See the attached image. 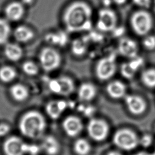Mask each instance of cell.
<instances>
[{
	"label": "cell",
	"mask_w": 155,
	"mask_h": 155,
	"mask_svg": "<svg viewBox=\"0 0 155 155\" xmlns=\"http://www.w3.org/2000/svg\"><path fill=\"white\" fill-rule=\"evenodd\" d=\"M62 19L68 33L89 31L93 27L92 7L84 1H74L64 9Z\"/></svg>",
	"instance_id": "1"
},
{
	"label": "cell",
	"mask_w": 155,
	"mask_h": 155,
	"mask_svg": "<svg viewBox=\"0 0 155 155\" xmlns=\"http://www.w3.org/2000/svg\"><path fill=\"white\" fill-rule=\"evenodd\" d=\"M19 127L24 136L31 139H38L44 134L46 123L40 113L30 111L22 116Z\"/></svg>",
	"instance_id": "2"
},
{
	"label": "cell",
	"mask_w": 155,
	"mask_h": 155,
	"mask_svg": "<svg viewBox=\"0 0 155 155\" xmlns=\"http://www.w3.org/2000/svg\"><path fill=\"white\" fill-rule=\"evenodd\" d=\"M131 28L137 36H145L153 27V18L145 10L140 9L133 12L130 19Z\"/></svg>",
	"instance_id": "3"
},
{
	"label": "cell",
	"mask_w": 155,
	"mask_h": 155,
	"mask_svg": "<svg viewBox=\"0 0 155 155\" xmlns=\"http://www.w3.org/2000/svg\"><path fill=\"white\" fill-rule=\"evenodd\" d=\"M117 70V65L116 54L110 53L98 60L95 65L94 73L99 80L105 81L112 78Z\"/></svg>",
	"instance_id": "4"
},
{
	"label": "cell",
	"mask_w": 155,
	"mask_h": 155,
	"mask_svg": "<svg viewBox=\"0 0 155 155\" xmlns=\"http://www.w3.org/2000/svg\"><path fill=\"white\" fill-rule=\"evenodd\" d=\"M39 61L41 67L45 71L53 72L61 67L62 56L59 51L53 47H46L41 50Z\"/></svg>",
	"instance_id": "5"
},
{
	"label": "cell",
	"mask_w": 155,
	"mask_h": 155,
	"mask_svg": "<svg viewBox=\"0 0 155 155\" xmlns=\"http://www.w3.org/2000/svg\"><path fill=\"white\" fill-rule=\"evenodd\" d=\"M118 16L110 7H103L97 13L96 27L99 31L111 33L117 27Z\"/></svg>",
	"instance_id": "6"
},
{
	"label": "cell",
	"mask_w": 155,
	"mask_h": 155,
	"mask_svg": "<svg viewBox=\"0 0 155 155\" xmlns=\"http://www.w3.org/2000/svg\"><path fill=\"white\" fill-rule=\"evenodd\" d=\"M48 87L51 92L67 96L74 90L75 85L73 79L67 75H61L57 78L50 79L48 82Z\"/></svg>",
	"instance_id": "7"
},
{
	"label": "cell",
	"mask_w": 155,
	"mask_h": 155,
	"mask_svg": "<svg viewBox=\"0 0 155 155\" xmlns=\"http://www.w3.org/2000/svg\"><path fill=\"white\" fill-rule=\"evenodd\" d=\"M139 139L131 130L124 128L117 131L113 136V142L118 148L131 150L139 144Z\"/></svg>",
	"instance_id": "8"
},
{
	"label": "cell",
	"mask_w": 155,
	"mask_h": 155,
	"mask_svg": "<svg viewBox=\"0 0 155 155\" xmlns=\"http://www.w3.org/2000/svg\"><path fill=\"white\" fill-rule=\"evenodd\" d=\"M108 125L105 121L99 119H91L87 125L88 135L93 140L101 141L104 140L108 133Z\"/></svg>",
	"instance_id": "9"
},
{
	"label": "cell",
	"mask_w": 155,
	"mask_h": 155,
	"mask_svg": "<svg viewBox=\"0 0 155 155\" xmlns=\"http://www.w3.org/2000/svg\"><path fill=\"white\" fill-rule=\"evenodd\" d=\"M117 51L122 56L128 59H131L138 56L139 46L133 39L122 36L118 42Z\"/></svg>",
	"instance_id": "10"
},
{
	"label": "cell",
	"mask_w": 155,
	"mask_h": 155,
	"mask_svg": "<svg viewBox=\"0 0 155 155\" xmlns=\"http://www.w3.org/2000/svg\"><path fill=\"white\" fill-rule=\"evenodd\" d=\"M143 59L138 55L122 63L120 67V73L125 79H131L136 76V73L143 65Z\"/></svg>",
	"instance_id": "11"
},
{
	"label": "cell",
	"mask_w": 155,
	"mask_h": 155,
	"mask_svg": "<svg viewBox=\"0 0 155 155\" xmlns=\"http://www.w3.org/2000/svg\"><path fill=\"white\" fill-rule=\"evenodd\" d=\"M25 143L18 137L12 136L4 143L3 150L5 155H23Z\"/></svg>",
	"instance_id": "12"
},
{
	"label": "cell",
	"mask_w": 155,
	"mask_h": 155,
	"mask_svg": "<svg viewBox=\"0 0 155 155\" xmlns=\"http://www.w3.org/2000/svg\"><path fill=\"white\" fill-rule=\"evenodd\" d=\"M125 102L130 113L135 115L143 113L147 107L146 102L140 96L129 94L125 97Z\"/></svg>",
	"instance_id": "13"
},
{
	"label": "cell",
	"mask_w": 155,
	"mask_h": 155,
	"mask_svg": "<svg viewBox=\"0 0 155 155\" xmlns=\"http://www.w3.org/2000/svg\"><path fill=\"white\" fill-rule=\"evenodd\" d=\"M62 127L64 131L68 136L75 137L82 130L83 124L79 117L70 116L64 120Z\"/></svg>",
	"instance_id": "14"
},
{
	"label": "cell",
	"mask_w": 155,
	"mask_h": 155,
	"mask_svg": "<svg viewBox=\"0 0 155 155\" xmlns=\"http://www.w3.org/2000/svg\"><path fill=\"white\" fill-rule=\"evenodd\" d=\"M67 33L66 31H51L45 35V40L50 46L63 47L68 42Z\"/></svg>",
	"instance_id": "15"
},
{
	"label": "cell",
	"mask_w": 155,
	"mask_h": 155,
	"mask_svg": "<svg viewBox=\"0 0 155 155\" xmlns=\"http://www.w3.org/2000/svg\"><path fill=\"white\" fill-rule=\"evenodd\" d=\"M108 94L113 99H120L125 96L127 88L124 83L119 80L110 81L106 87Z\"/></svg>",
	"instance_id": "16"
},
{
	"label": "cell",
	"mask_w": 155,
	"mask_h": 155,
	"mask_svg": "<svg viewBox=\"0 0 155 155\" xmlns=\"http://www.w3.org/2000/svg\"><path fill=\"white\" fill-rule=\"evenodd\" d=\"M5 14L10 21H16L19 20L24 14L23 4L18 2H13L8 4L5 9Z\"/></svg>",
	"instance_id": "17"
},
{
	"label": "cell",
	"mask_w": 155,
	"mask_h": 155,
	"mask_svg": "<svg viewBox=\"0 0 155 155\" xmlns=\"http://www.w3.org/2000/svg\"><path fill=\"white\" fill-rule=\"evenodd\" d=\"M68 106L64 101H51L46 105L45 110L48 115L53 119H58Z\"/></svg>",
	"instance_id": "18"
},
{
	"label": "cell",
	"mask_w": 155,
	"mask_h": 155,
	"mask_svg": "<svg viewBox=\"0 0 155 155\" xmlns=\"http://www.w3.org/2000/svg\"><path fill=\"white\" fill-rule=\"evenodd\" d=\"M97 90L94 85L90 82H84L78 90V97L82 101H90L96 96Z\"/></svg>",
	"instance_id": "19"
},
{
	"label": "cell",
	"mask_w": 155,
	"mask_h": 155,
	"mask_svg": "<svg viewBox=\"0 0 155 155\" xmlns=\"http://www.w3.org/2000/svg\"><path fill=\"white\" fill-rule=\"evenodd\" d=\"M42 148L48 155H56L59 151L60 145L53 136H47L42 141Z\"/></svg>",
	"instance_id": "20"
},
{
	"label": "cell",
	"mask_w": 155,
	"mask_h": 155,
	"mask_svg": "<svg viewBox=\"0 0 155 155\" xmlns=\"http://www.w3.org/2000/svg\"><path fill=\"white\" fill-rule=\"evenodd\" d=\"M14 36L18 41L21 42H27L33 38L34 33L29 27L21 25L15 29Z\"/></svg>",
	"instance_id": "21"
},
{
	"label": "cell",
	"mask_w": 155,
	"mask_h": 155,
	"mask_svg": "<svg viewBox=\"0 0 155 155\" xmlns=\"http://www.w3.org/2000/svg\"><path fill=\"white\" fill-rule=\"evenodd\" d=\"M5 56L10 61H17L22 56V50L19 45L16 44H8L4 48Z\"/></svg>",
	"instance_id": "22"
},
{
	"label": "cell",
	"mask_w": 155,
	"mask_h": 155,
	"mask_svg": "<svg viewBox=\"0 0 155 155\" xmlns=\"http://www.w3.org/2000/svg\"><path fill=\"white\" fill-rule=\"evenodd\" d=\"M87 41L84 38H78L74 40L71 45L72 53L76 56H82L87 51Z\"/></svg>",
	"instance_id": "23"
},
{
	"label": "cell",
	"mask_w": 155,
	"mask_h": 155,
	"mask_svg": "<svg viewBox=\"0 0 155 155\" xmlns=\"http://www.w3.org/2000/svg\"><path fill=\"white\" fill-rule=\"evenodd\" d=\"M142 84L148 88H155V68H149L143 70L140 74Z\"/></svg>",
	"instance_id": "24"
},
{
	"label": "cell",
	"mask_w": 155,
	"mask_h": 155,
	"mask_svg": "<svg viewBox=\"0 0 155 155\" xmlns=\"http://www.w3.org/2000/svg\"><path fill=\"white\" fill-rule=\"evenodd\" d=\"M10 93L14 99L17 101H23L28 96V91L27 87L19 84H15L11 87Z\"/></svg>",
	"instance_id": "25"
},
{
	"label": "cell",
	"mask_w": 155,
	"mask_h": 155,
	"mask_svg": "<svg viewBox=\"0 0 155 155\" xmlns=\"http://www.w3.org/2000/svg\"><path fill=\"white\" fill-rule=\"evenodd\" d=\"M74 151L78 155H87L90 151V145L84 139H78L74 143Z\"/></svg>",
	"instance_id": "26"
},
{
	"label": "cell",
	"mask_w": 155,
	"mask_h": 155,
	"mask_svg": "<svg viewBox=\"0 0 155 155\" xmlns=\"http://www.w3.org/2000/svg\"><path fill=\"white\" fill-rule=\"evenodd\" d=\"M16 76L15 70L9 66H5L0 69V79L4 82L13 81Z\"/></svg>",
	"instance_id": "27"
},
{
	"label": "cell",
	"mask_w": 155,
	"mask_h": 155,
	"mask_svg": "<svg viewBox=\"0 0 155 155\" xmlns=\"http://www.w3.org/2000/svg\"><path fill=\"white\" fill-rule=\"evenodd\" d=\"M10 27L4 19H0V44L5 43L9 38Z\"/></svg>",
	"instance_id": "28"
},
{
	"label": "cell",
	"mask_w": 155,
	"mask_h": 155,
	"mask_svg": "<svg viewBox=\"0 0 155 155\" xmlns=\"http://www.w3.org/2000/svg\"><path fill=\"white\" fill-rule=\"evenodd\" d=\"M23 71L28 76H35L39 71L38 66L32 61H27L22 65Z\"/></svg>",
	"instance_id": "29"
},
{
	"label": "cell",
	"mask_w": 155,
	"mask_h": 155,
	"mask_svg": "<svg viewBox=\"0 0 155 155\" xmlns=\"http://www.w3.org/2000/svg\"><path fill=\"white\" fill-rule=\"evenodd\" d=\"M142 45L143 48L147 50H154L155 49V36L148 34L143 36Z\"/></svg>",
	"instance_id": "30"
},
{
	"label": "cell",
	"mask_w": 155,
	"mask_h": 155,
	"mask_svg": "<svg viewBox=\"0 0 155 155\" xmlns=\"http://www.w3.org/2000/svg\"><path fill=\"white\" fill-rule=\"evenodd\" d=\"M153 142V137L151 135L147 134L143 135L142 138L139 140V143H140L143 147H148L151 145Z\"/></svg>",
	"instance_id": "31"
},
{
	"label": "cell",
	"mask_w": 155,
	"mask_h": 155,
	"mask_svg": "<svg viewBox=\"0 0 155 155\" xmlns=\"http://www.w3.org/2000/svg\"><path fill=\"white\" fill-rule=\"evenodd\" d=\"M39 150V148L35 145H28L25 143L24 151L25 153H28L31 155H36Z\"/></svg>",
	"instance_id": "32"
},
{
	"label": "cell",
	"mask_w": 155,
	"mask_h": 155,
	"mask_svg": "<svg viewBox=\"0 0 155 155\" xmlns=\"http://www.w3.org/2000/svg\"><path fill=\"white\" fill-rule=\"evenodd\" d=\"M133 3L139 7L148 8L150 7L151 0H132Z\"/></svg>",
	"instance_id": "33"
},
{
	"label": "cell",
	"mask_w": 155,
	"mask_h": 155,
	"mask_svg": "<svg viewBox=\"0 0 155 155\" xmlns=\"http://www.w3.org/2000/svg\"><path fill=\"white\" fill-rule=\"evenodd\" d=\"M79 111H81L84 113V114L87 116H91L94 111V109L91 106H88L87 107H85L83 106H80L79 107Z\"/></svg>",
	"instance_id": "34"
},
{
	"label": "cell",
	"mask_w": 155,
	"mask_h": 155,
	"mask_svg": "<svg viewBox=\"0 0 155 155\" xmlns=\"http://www.w3.org/2000/svg\"><path fill=\"white\" fill-rule=\"evenodd\" d=\"M10 126L5 124H0V137L6 135L10 131Z\"/></svg>",
	"instance_id": "35"
},
{
	"label": "cell",
	"mask_w": 155,
	"mask_h": 155,
	"mask_svg": "<svg viewBox=\"0 0 155 155\" xmlns=\"http://www.w3.org/2000/svg\"><path fill=\"white\" fill-rule=\"evenodd\" d=\"M111 33H113V35H114V36L119 37V36H121L124 34V28H122V27L117 26Z\"/></svg>",
	"instance_id": "36"
},
{
	"label": "cell",
	"mask_w": 155,
	"mask_h": 155,
	"mask_svg": "<svg viewBox=\"0 0 155 155\" xmlns=\"http://www.w3.org/2000/svg\"><path fill=\"white\" fill-rule=\"evenodd\" d=\"M127 0H112L113 3L117 5H122L127 2Z\"/></svg>",
	"instance_id": "37"
},
{
	"label": "cell",
	"mask_w": 155,
	"mask_h": 155,
	"mask_svg": "<svg viewBox=\"0 0 155 155\" xmlns=\"http://www.w3.org/2000/svg\"><path fill=\"white\" fill-rule=\"evenodd\" d=\"M104 7H110V5L113 3L112 0H103L102 2Z\"/></svg>",
	"instance_id": "38"
},
{
	"label": "cell",
	"mask_w": 155,
	"mask_h": 155,
	"mask_svg": "<svg viewBox=\"0 0 155 155\" xmlns=\"http://www.w3.org/2000/svg\"><path fill=\"white\" fill-rule=\"evenodd\" d=\"M34 0H21L22 4L25 5H30L33 3Z\"/></svg>",
	"instance_id": "39"
},
{
	"label": "cell",
	"mask_w": 155,
	"mask_h": 155,
	"mask_svg": "<svg viewBox=\"0 0 155 155\" xmlns=\"http://www.w3.org/2000/svg\"><path fill=\"white\" fill-rule=\"evenodd\" d=\"M134 155H155V154H154V153H153L150 154V153H147V152L142 151V152L137 153H136V154H134Z\"/></svg>",
	"instance_id": "40"
},
{
	"label": "cell",
	"mask_w": 155,
	"mask_h": 155,
	"mask_svg": "<svg viewBox=\"0 0 155 155\" xmlns=\"http://www.w3.org/2000/svg\"><path fill=\"white\" fill-rule=\"evenodd\" d=\"M107 155H122L120 153L117 152V151H111L108 153Z\"/></svg>",
	"instance_id": "41"
},
{
	"label": "cell",
	"mask_w": 155,
	"mask_h": 155,
	"mask_svg": "<svg viewBox=\"0 0 155 155\" xmlns=\"http://www.w3.org/2000/svg\"><path fill=\"white\" fill-rule=\"evenodd\" d=\"M154 154H155V151H154Z\"/></svg>",
	"instance_id": "42"
}]
</instances>
